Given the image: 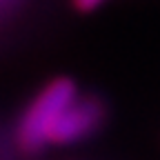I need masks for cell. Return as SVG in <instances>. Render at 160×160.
<instances>
[{
  "label": "cell",
  "instance_id": "cell-1",
  "mask_svg": "<svg viewBox=\"0 0 160 160\" xmlns=\"http://www.w3.org/2000/svg\"><path fill=\"white\" fill-rule=\"evenodd\" d=\"M78 96V87L71 78H53L40 89L22 111L16 127V145L22 153H40L49 147L51 131L62 111Z\"/></svg>",
  "mask_w": 160,
  "mask_h": 160
},
{
  "label": "cell",
  "instance_id": "cell-2",
  "mask_svg": "<svg viewBox=\"0 0 160 160\" xmlns=\"http://www.w3.org/2000/svg\"><path fill=\"white\" fill-rule=\"evenodd\" d=\"M107 107L100 98L96 96H76L69 107L62 111V116L58 118V122L51 131L49 145H76L82 142L85 138L93 136L105 122Z\"/></svg>",
  "mask_w": 160,
  "mask_h": 160
},
{
  "label": "cell",
  "instance_id": "cell-3",
  "mask_svg": "<svg viewBox=\"0 0 160 160\" xmlns=\"http://www.w3.org/2000/svg\"><path fill=\"white\" fill-rule=\"evenodd\" d=\"M102 2H105V0H73L76 9H80V11H91L98 5H102Z\"/></svg>",
  "mask_w": 160,
  "mask_h": 160
}]
</instances>
